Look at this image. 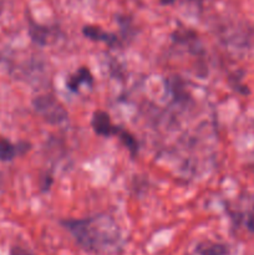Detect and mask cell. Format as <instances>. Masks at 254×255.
Returning <instances> with one entry per match:
<instances>
[{
  "label": "cell",
  "instance_id": "cell-9",
  "mask_svg": "<svg viewBox=\"0 0 254 255\" xmlns=\"http://www.w3.org/2000/svg\"><path fill=\"white\" fill-rule=\"evenodd\" d=\"M117 137L121 139V142L125 144V147L128 149L129 154H131L132 157H134L137 153H138V142H137V139L134 138V136L131 133V132L121 128L120 129L119 134H117Z\"/></svg>",
  "mask_w": 254,
  "mask_h": 255
},
{
  "label": "cell",
  "instance_id": "cell-2",
  "mask_svg": "<svg viewBox=\"0 0 254 255\" xmlns=\"http://www.w3.org/2000/svg\"><path fill=\"white\" fill-rule=\"evenodd\" d=\"M32 106L37 115L50 125H60L69 117L64 105L52 95H40L35 97Z\"/></svg>",
  "mask_w": 254,
  "mask_h": 255
},
{
  "label": "cell",
  "instance_id": "cell-7",
  "mask_svg": "<svg viewBox=\"0 0 254 255\" xmlns=\"http://www.w3.org/2000/svg\"><path fill=\"white\" fill-rule=\"evenodd\" d=\"M22 143L14 144L6 138L0 137V161L2 162H9L12 161L17 154L24 153L29 149V147H24L21 148Z\"/></svg>",
  "mask_w": 254,
  "mask_h": 255
},
{
  "label": "cell",
  "instance_id": "cell-5",
  "mask_svg": "<svg viewBox=\"0 0 254 255\" xmlns=\"http://www.w3.org/2000/svg\"><path fill=\"white\" fill-rule=\"evenodd\" d=\"M29 35L32 41L40 46H46L56 40L55 34L49 26H44L34 21H30L29 24Z\"/></svg>",
  "mask_w": 254,
  "mask_h": 255
},
{
  "label": "cell",
  "instance_id": "cell-12",
  "mask_svg": "<svg viewBox=\"0 0 254 255\" xmlns=\"http://www.w3.org/2000/svg\"><path fill=\"white\" fill-rule=\"evenodd\" d=\"M174 1H176V0H161L162 4H164V5L172 4V2H174Z\"/></svg>",
  "mask_w": 254,
  "mask_h": 255
},
{
  "label": "cell",
  "instance_id": "cell-10",
  "mask_svg": "<svg viewBox=\"0 0 254 255\" xmlns=\"http://www.w3.org/2000/svg\"><path fill=\"white\" fill-rule=\"evenodd\" d=\"M10 255H34V254L27 252L26 249L20 248V247H11V248H10Z\"/></svg>",
  "mask_w": 254,
  "mask_h": 255
},
{
  "label": "cell",
  "instance_id": "cell-3",
  "mask_svg": "<svg viewBox=\"0 0 254 255\" xmlns=\"http://www.w3.org/2000/svg\"><path fill=\"white\" fill-rule=\"evenodd\" d=\"M91 126L95 133L102 137L117 136L120 129H121V127L112 124L111 117H110L107 112L100 111V110L99 111H95L94 115H92Z\"/></svg>",
  "mask_w": 254,
  "mask_h": 255
},
{
  "label": "cell",
  "instance_id": "cell-6",
  "mask_svg": "<svg viewBox=\"0 0 254 255\" xmlns=\"http://www.w3.org/2000/svg\"><path fill=\"white\" fill-rule=\"evenodd\" d=\"M92 82H94V76H92L89 67L81 66L74 74H71L67 77L65 85H66V89H69L70 91L77 92L82 84L92 85Z\"/></svg>",
  "mask_w": 254,
  "mask_h": 255
},
{
  "label": "cell",
  "instance_id": "cell-4",
  "mask_svg": "<svg viewBox=\"0 0 254 255\" xmlns=\"http://www.w3.org/2000/svg\"><path fill=\"white\" fill-rule=\"evenodd\" d=\"M82 32L87 39L92 40V41L97 42H105L109 45L110 47H114L119 45V37L116 34L106 31L102 29L101 26H96V25H85L82 27Z\"/></svg>",
  "mask_w": 254,
  "mask_h": 255
},
{
  "label": "cell",
  "instance_id": "cell-11",
  "mask_svg": "<svg viewBox=\"0 0 254 255\" xmlns=\"http://www.w3.org/2000/svg\"><path fill=\"white\" fill-rule=\"evenodd\" d=\"M247 228H248L249 232L254 233V208L252 209L248 218H247Z\"/></svg>",
  "mask_w": 254,
  "mask_h": 255
},
{
  "label": "cell",
  "instance_id": "cell-8",
  "mask_svg": "<svg viewBox=\"0 0 254 255\" xmlns=\"http://www.w3.org/2000/svg\"><path fill=\"white\" fill-rule=\"evenodd\" d=\"M196 252L199 255H227L228 254V247L226 244L206 242V243L199 244Z\"/></svg>",
  "mask_w": 254,
  "mask_h": 255
},
{
  "label": "cell",
  "instance_id": "cell-1",
  "mask_svg": "<svg viewBox=\"0 0 254 255\" xmlns=\"http://www.w3.org/2000/svg\"><path fill=\"white\" fill-rule=\"evenodd\" d=\"M61 226L69 232L80 248L89 253H100L116 247L121 239V232L116 221L107 214L82 219L61 221Z\"/></svg>",
  "mask_w": 254,
  "mask_h": 255
}]
</instances>
